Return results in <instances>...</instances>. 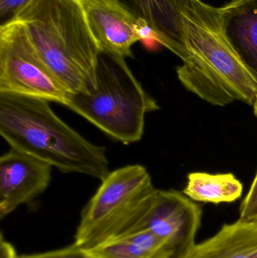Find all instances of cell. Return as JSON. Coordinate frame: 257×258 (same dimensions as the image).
<instances>
[{
    "mask_svg": "<svg viewBox=\"0 0 257 258\" xmlns=\"http://www.w3.org/2000/svg\"><path fill=\"white\" fill-rule=\"evenodd\" d=\"M49 101L0 93V135L11 148L56 167L102 180L110 173L106 149L92 144L53 111Z\"/></svg>",
    "mask_w": 257,
    "mask_h": 258,
    "instance_id": "cell-1",
    "label": "cell"
},
{
    "mask_svg": "<svg viewBox=\"0 0 257 258\" xmlns=\"http://www.w3.org/2000/svg\"><path fill=\"white\" fill-rule=\"evenodd\" d=\"M188 57L177 70L184 87L216 106L257 101V83L225 36L220 8L192 0L184 14Z\"/></svg>",
    "mask_w": 257,
    "mask_h": 258,
    "instance_id": "cell-2",
    "label": "cell"
},
{
    "mask_svg": "<svg viewBox=\"0 0 257 258\" xmlns=\"http://www.w3.org/2000/svg\"><path fill=\"white\" fill-rule=\"evenodd\" d=\"M14 19L69 93L95 89L101 52L80 0H32Z\"/></svg>",
    "mask_w": 257,
    "mask_h": 258,
    "instance_id": "cell-3",
    "label": "cell"
},
{
    "mask_svg": "<svg viewBox=\"0 0 257 258\" xmlns=\"http://www.w3.org/2000/svg\"><path fill=\"white\" fill-rule=\"evenodd\" d=\"M65 106L126 145L141 140L146 114L159 110L125 59L103 53L95 89L88 93H69Z\"/></svg>",
    "mask_w": 257,
    "mask_h": 258,
    "instance_id": "cell-4",
    "label": "cell"
},
{
    "mask_svg": "<svg viewBox=\"0 0 257 258\" xmlns=\"http://www.w3.org/2000/svg\"><path fill=\"white\" fill-rule=\"evenodd\" d=\"M156 191L143 165L110 171L81 212L74 244L89 249L131 231L152 204Z\"/></svg>",
    "mask_w": 257,
    "mask_h": 258,
    "instance_id": "cell-5",
    "label": "cell"
},
{
    "mask_svg": "<svg viewBox=\"0 0 257 258\" xmlns=\"http://www.w3.org/2000/svg\"><path fill=\"white\" fill-rule=\"evenodd\" d=\"M0 93L64 106L69 94L33 46L24 24L16 19L0 27Z\"/></svg>",
    "mask_w": 257,
    "mask_h": 258,
    "instance_id": "cell-6",
    "label": "cell"
},
{
    "mask_svg": "<svg viewBox=\"0 0 257 258\" xmlns=\"http://www.w3.org/2000/svg\"><path fill=\"white\" fill-rule=\"evenodd\" d=\"M202 218L200 206L184 192L157 189L152 204L131 231L150 230L168 242L175 257L184 258L196 245Z\"/></svg>",
    "mask_w": 257,
    "mask_h": 258,
    "instance_id": "cell-7",
    "label": "cell"
},
{
    "mask_svg": "<svg viewBox=\"0 0 257 258\" xmlns=\"http://www.w3.org/2000/svg\"><path fill=\"white\" fill-rule=\"evenodd\" d=\"M101 52L126 59L134 57L139 41L154 39L147 23L122 0H80Z\"/></svg>",
    "mask_w": 257,
    "mask_h": 258,
    "instance_id": "cell-8",
    "label": "cell"
},
{
    "mask_svg": "<svg viewBox=\"0 0 257 258\" xmlns=\"http://www.w3.org/2000/svg\"><path fill=\"white\" fill-rule=\"evenodd\" d=\"M52 165L15 149L0 157V218L31 203L49 186Z\"/></svg>",
    "mask_w": 257,
    "mask_h": 258,
    "instance_id": "cell-9",
    "label": "cell"
},
{
    "mask_svg": "<svg viewBox=\"0 0 257 258\" xmlns=\"http://www.w3.org/2000/svg\"><path fill=\"white\" fill-rule=\"evenodd\" d=\"M143 18L154 39L181 60L188 57L184 36V14L192 0H122Z\"/></svg>",
    "mask_w": 257,
    "mask_h": 258,
    "instance_id": "cell-10",
    "label": "cell"
},
{
    "mask_svg": "<svg viewBox=\"0 0 257 258\" xmlns=\"http://www.w3.org/2000/svg\"><path fill=\"white\" fill-rule=\"evenodd\" d=\"M220 16L228 42L257 83V0H230Z\"/></svg>",
    "mask_w": 257,
    "mask_h": 258,
    "instance_id": "cell-11",
    "label": "cell"
},
{
    "mask_svg": "<svg viewBox=\"0 0 257 258\" xmlns=\"http://www.w3.org/2000/svg\"><path fill=\"white\" fill-rule=\"evenodd\" d=\"M184 258H257V221L239 218L224 224Z\"/></svg>",
    "mask_w": 257,
    "mask_h": 258,
    "instance_id": "cell-12",
    "label": "cell"
},
{
    "mask_svg": "<svg viewBox=\"0 0 257 258\" xmlns=\"http://www.w3.org/2000/svg\"><path fill=\"white\" fill-rule=\"evenodd\" d=\"M85 250L97 258L176 257L168 242L148 230L128 232Z\"/></svg>",
    "mask_w": 257,
    "mask_h": 258,
    "instance_id": "cell-13",
    "label": "cell"
},
{
    "mask_svg": "<svg viewBox=\"0 0 257 258\" xmlns=\"http://www.w3.org/2000/svg\"><path fill=\"white\" fill-rule=\"evenodd\" d=\"M242 183L234 174L193 172L188 175L184 194L193 201L219 204L232 203L241 197Z\"/></svg>",
    "mask_w": 257,
    "mask_h": 258,
    "instance_id": "cell-14",
    "label": "cell"
},
{
    "mask_svg": "<svg viewBox=\"0 0 257 258\" xmlns=\"http://www.w3.org/2000/svg\"><path fill=\"white\" fill-rule=\"evenodd\" d=\"M18 258H97L89 254L84 248L72 244L69 246L52 251L36 253L31 254H22Z\"/></svg>",
    "mask_w": 257,
    "mask_h": 258,
    "instance_id": "cell-15",
    "label": "cell"
},
{
    "mask_svg": "<svg viewBox=\"0 0 257 258\" xmlns=\"http://www.w3.org/2000/svg\"><path fill=\"white\" fill-rule=\"evenodd\" d=\"M240 219L254 221L257 219V173L253 183L239 209Z\"/></svg>",
    "mask_w": 257,
    "mask_h": 258,
    "instance_id": "cell-16",
    "label": "cell"
},
{
    "mask_svg": "<svg viewBox=\"0 0 257 258\" xmlns=\"http://www.w3.org/2000/svg\"><path fill=\"white\" fill-rule=\"evenodd\" d=\"M32 0H0V19L2 24L13 20Z\"/></svg>",
    "mask_w": 257,
    "mask_h": 258,
    "instance_id": "cell-17",
    "label": "cell"
},
{
    "mask_svg": "<svg viewBox=\"0 0 257 258\" xmlns=\"http://www.w3.org/2000/svg\"><path fill=\"white\" fill-rule=\"evenodd\" d=\"M19 255L17 254L13 245L4 239L1 234L0 239V258H18Z\"/></svg>",
    "mask_w": 257,
    "mask_h": 258,
    "instance_id": "cell-18",
    "label": "cell"
},
{
    "mask_svg": "<svg viewBox=\"0 0 257 258\" xmlns=\"http://www.w3.org/2000/svg\"><path fill=\"white\" fill-rule=\"evenodd\" d=\"M253 108H254L255 115H256V116L257 117V101L256 104H255L254 105H253Z\"/></svg>",
    "mask_w": 257,
    "mask_h": 258,
    "instance_id": "cell-19",
    "label": "cell"
},
{
    "mask_svg": "<svg viewBox=\"0 0 257 258\" xmlns=\"http://www.w3.org/2000/svg\"><path fill=\"white\" fill-rule=\"evenodd\" d=\"M254 221H257V219H256V220H254Z\"/></svg>",
    "mask_w": 257,
    "mask_h": 258,
    "instance_id": "cell-20",
    "label": "cell"
},
{
    "mask_svg": "<svg viewBox=\"0 0 257 258\" xmlns=\"http://www.w3.org/2000/svg\"><path fill=\"white\" fill-rule=\"evenodd\" d=\"M172 258H176V257H172Z\"/></svg>",
    "mask_w": 257,
    "mask_h": 258,
    "instance_id": "cell-21",
    "label": "cell"
}]
</instances>
